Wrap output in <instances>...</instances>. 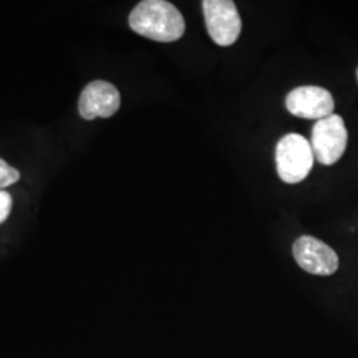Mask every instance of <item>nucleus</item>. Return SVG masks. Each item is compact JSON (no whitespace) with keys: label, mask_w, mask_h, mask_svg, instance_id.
Wrapping results in <instances>:
<instances>
[{"label":"nucleus","mask_w":358,"mask_h":358,"mask_svg":"<svg viewBox=\"0 0 358 358\" xmlns=\"http://www.w3.org/2000/svg\"><path fill=\"white\" fill-rule=\"evenodd\" d=\"M130 28L143 38L171 43L185 34V19L178 8L165 0H145L129 16Z\"/></svg>","instance_id":"obj_1"},{"label":"nucleus","mask_w":358,"mask_h":358,"mask_svg":"<svg viewBox=\"0 0 358 358\" xmlns=\"http://www.w3.org/2000/svg\"><path fill=\"white\" fill-rule=\"evenodd\" d=\"M275 158L278 176L289 185L307 178L315 161L310 143L297 133H289L278 142Z\"/></svg>","instance_id":"obj_2"},{"label":"nucleus","mask_w":358,"mask_h":358,"mask_svg":"<svg viewBox=\"0 0 358 358\" xmlns=\"http://www.w3.org/2000/svg\"><path fill=\"white\" fill-rule=\"evenodd\" d=\"M348 130L341 115H328L319 120L312 129L310 148L321 165H334L345 153Z\"/></svg>","instance_id":"obj_3"},{"label":"nucleus","mask_w":358,"mask_h":358,"mask_svg":"<svg viewBox=\"0 0 358 358\" xmlns=\"http://www.w3.org/2000/svg\"><path fill=\"white\" fill-rule=\"evenodd\" d=\"M206 27L211 40L220 45H232L242 32V19L231 0H205L202 3Z\"/></svg>","instance_id":"obj_4"},{"label":"nucleus","mask_w":358,"mask_h":358,"mask_svg":"<svg viewBox=\"0 0 358 358\" xmlns=\"http://www.w3.org/2000/svg\"><path fill=\"white\" fill-rule=\"evenodd\" d=\"M296 263L312 275L329 276L338 269V256L328 244L313 236H301L294 244Z\"/></svg>","instance_id":"obj_5"},{"label":"nucleus","mask_w":358,"mask_h":358,"mask_svg":"<svg viewBox=\"0 0 358 358\" xmlns=\"http://www.w3.org/2000/svg\"><path fill=\"white\" fill-rule=\"evenodd\" d=\"M285 106L291 115L319 121L333 115L334 101L329 90L310 85L291 90L287 96Z\"/></svg>","instance_id":"obj_6"},{"label":"nucleus","mask_w":358,"mask_h":358,"mask_svg":"<svg viewBox=\"0 0 358 358\" xmlns=\"http://www.w3.org/2000/svg\"><path fill=\"white\" fill-rule=\"evenodd\" d=\"M121 105L120 92L113 84L97 80L88 84L81 92L78 110L84 120H94L97 117L108 118L115 115Z\"/></svg>","instance_id":"obj_7"},{"label":"nucleus","mask_w":358,"mask_h":358,"mask_svg":"<svg viewBox=\"0 0 358 358\" xmlns=\"http://www.w3.org/2000/svg\"><path fill=\"white\" fill-rule=\"evenodd\" d=\"M19 178H20L19 171L16 169L10 166L7 162H4L0 158V189L16 183Z\"/></svg>","instance_id":"obj_8"},{"label":"nucleus","mask_w":358,"mask_h":358,"mask_svg":"<svg viewBox=\"0 0 358 358\" xmlns=\"http://www.w3.org/2000/svg\"><path fill=\"white\" fill-rule=\"evenodd\" d=\"M13 199L8 192H0V223H3L11 213Z\"/></svg>","instance_id":"obj_9"},{"label":"nucleus","mask_w":358,"mask_h":358,"mask_svg":"<svg viewBox=\"0 0 358 358\" xmlns=\"http://www.w3.org/2000/svg\"><path fill=\"white\" fill-rule=\"evenodd\" d=\"M357 78H358V69H357Z\"/></svg>","instance_id":"obj_10"}]
</instances>
